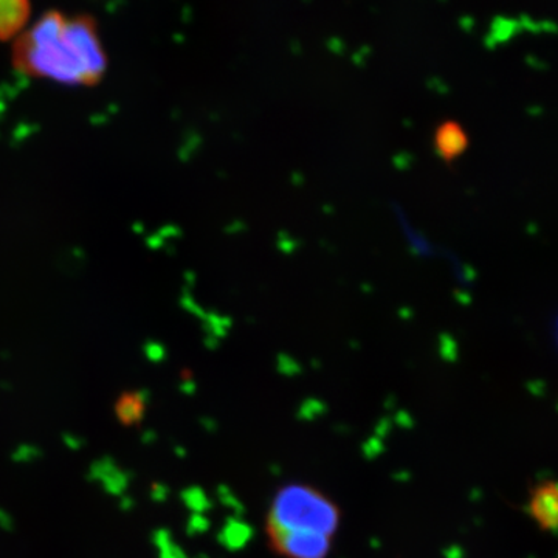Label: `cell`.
I'll list each match as a JSON object with an SVG mask.
<instances>
[{"label": "cell", "mask_w": 558, "mask_h": 558, "mask_svg": "<svg viewBox=\"0 0 558 558\" xmlns=\"http://www.w3.org/2000/svg\"><path fill=\"white\" fill-rule=\"evenodd\" d=\"M13 65L31 78L90 87L106 75L108 53L89 14L47 11L14 40Z\"/></svg>", "instance_id": "obj_1"}, {"label": "cell", "mask_w": 558, "mask_h": 558, "mask_svg": "<svg viewBox=\"0 0 558 558\" xmlns=\"http://www.w3.org/2000/svg\"><path fill=\"white\" fill-rule=\"evenodd\" d=\"M340 523L339 506L319 488L286 484L267 510V543L281 558H328Z\"/></svg>", "instance_id": "obj_2"}, {"label": "cell", "mask_w": 558, "mask_h": 558, "mask_svg": "<svg viewBox=\"0 0 558 558\" xmlns=\"http://www.w3.org/2000/svg\"><path fill=\"white\" fill-rule=\"evenodd\" d=\"M527 512L543 532L554 534L557 529L558 487L556 481H543L529 494Z\"/></svg>", "instance_id": "obj_3"}, {"label": "cell", "mask_w": 558, "mask_h": 558, "mask_svg": "<svg viewBox=\"0 0 558 558\" xmlns=\"http://www.w3.org/2000/svg\"><path fill=\"white\" fill-rule=\"evenodd\" d=\"M32 16L31 0H0V40L16 39Z\"/></svg>", "instance_id": "obj_4"}, {"label": "cell", "mask_w": 558, "mask_h": 558, "mask_svg": "<svg viewBox=\"0 0 558 558\" xmlns=\"http://www.w3.org/2000/svg\"><path fill=\"white\" fill-rule=\"evenodd\" d=\"M435 145L439 156L450 161L457 159L459 154L465 149L468 138L459 124L446 123L436 131Z\"/></svg>", "instance_id": "obj_5"}, {"label": "cell", "mask_w": 558, "mask_h": 558, "mask_svg": "<svg viewBox=\"0 0 558 558\" xmlns=\"http://www.w3.org/2000/svg\"><path fill=\"white\" fill-rule=\"evenodd\" d=\"M145 413L146 400L140 392H124L116 402V416L126 427L138 424Z\"/></svg>", "instance_id": "obj_6"}, {"label": "cell", "mask_w": 558, "mask_h": 558, "mask_svg": "<svg viewBox=\"0 0 558 558\" xmlns=\"http://www.w3.org/2000/svg\"><path fill=\"white\" fill-rule=\"evenodd\" d=\"M521 32L523 31H521L519 21L509 20V17L505 16H495L490 25V35L484 39V44H486L488 49H495L499 44L508 43L509 39H512L513 36L519 35Z\"/></svg>", "instance_id": "obj_7"}, {"label": "cell", "mask_w": 558, "mask_h": 558, "mask_svg": "<svg viewBox=\"0 0 558 558\" xmlns=\"http://www.w3.org/2000/svg\"><path fill=\"white\" fill-rule=\"evenodd\" d=\"M517 21H519L521 31L523 32L526 31L535 33V35L542 33V31H539V22L532 20V17L526 13H521L519 20Z\"/></svg>", "instance_id": "obj_8"}, {"label": "cell", "mask_w": 558, "mask_h": 558, "mask_svg": "<svg viewBox=\"0 0 558 558\" xmlns=\"http://www.w3.org/2000/svg\"><path fill=\"white\" fill-rule=\"evenodd\" d=\"M326 46H328V49L332 51V53L337 54H343L344 49H347V46H344L343 40L340 38H330L328 43H326Z\"/></svg>", "instance_id": "obj_9"}, {"label": "cell", "mask_w": 558, "mask_h": 558, "mask_svg": "<svg viewBox=\"0 0 558 558\" xmlns=\"http://www.w3.org/2000/svg\"><path fill=\"white\" fill-rule=\"evenodd\" d=\"M459 27L462 28L464 32H472L473 28H475V20H473L470 14H464V16L459 17L458 21Z\"/></svg>", "instance_id": "obj_10"}, {"label": "cell", "mask_w": 558, "mask_h": 558, "mask_svg": "<svg viewBox=\"0 0 558 558\" xmlns=\"http://www.w3.org/2000/svg\"><path fill=\"white\" fill-rule=\"evenodd\" d=\"M539 31L550 33V35H554V33L557 32L556 22H553V21L539 22Z\"/></svg>", "instance_id": "obj_11"}, {"label": "cell", "mask_w": 558, "mask_h": 558, "mask_svg": "<svg viewBox=\"0 0 558 558\" xmlns=\"http://www.w3.org/2000/svg\"><path fill=\"white\" fill-rule=\"evenodd\" d=\"M439 2L446 3L449 2V0H439Z\"/></svg>", "instance_id": "obj_12"}, {"label": "cell", "mask_w": 558, "mask_h": 558, "mask_svg": "<svg viewBox=\"0 0 558 558\" xmlns=\"http://www.w3.org/2000/svg\"><path fill=\"white\" fill-rule=\"evenodd\" d=\"M303 2H304V3H310V2H311V0H303Z\"/></svg>", "instance_id": "obj_13"}]
</instances>
